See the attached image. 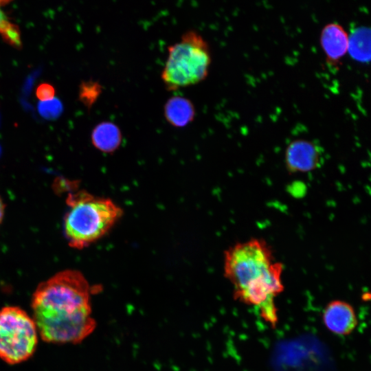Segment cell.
I'll return each mask as SVG.
<instances>
[{
  "mask_svg": "<svg viewBox=\"0 0 371 371\" xmlns=\"http://www.w3.org/2000/svg\"><path fill=\"white\" fill-rule=\"evenodd\" d=\"M93 288L83 275L65 270L41 283L33 293V319L41 339L50 344H78L95 330Z\"/></svg>",
  "mask_w": 371,
  "mask_h": 371,
  "instance_id": "1",
  "label": "cell"
},
{
  "mask_svg": "<svg viewBox=\"0 0 371 371\" xmlns=\"http://www.w3.org/2000/svg\"><path fill=\"white\" fill-rule=\"evenodd\" d=\"M283 269L262 238L237 243L224 251L223 274L232 286L234 298L255 308L272 328L278 322L275 300L284 289Z\"/></svg>",
  "mask_w": 371,
  "mask_h": 371,
  "instance_id": "2",
  "label": "cell"
},
{
  "mask_svg": "<svg viewBox=\"0 0 371 371\" xmlns=\"http://www.w3.org/2000/svg\"><path fill=\"white\" fill-rule=\"evenodd\" d=\"M64 218V231L69 245L83 249L103 237L122 214V209L109 199L85 190L69 192Z\"/></svg>",
  "mask_w": 371,
  "mask_h": 371,
  "instance_id": "3",
  "label": "cell"
},
{
  "mask_svg": "<svg viewBox=\"0 0 371 371\" xmlns=\"http://www.w3.org/2000/svg\"><path fill=\"white\" fill-rule=\"evenodd\" d=\"M161 79L170 91L199 83L208 75L212 58L209 45L196 32L188 31L168 47Z\"/></svg>",
  "mask_w": 371,
  "mask_h": 371,
  "instance_id": "4",
  "label": "cell"
},
{
  "mask_svg": "<svg viewBox=\"0 0 371 371\" xmlns=\"http://www.w3.org/2000/svg\"><path fill=\"white\" fill-rule=\"evenodd\" d=\"M38 332L32 317L14 306L0 309V359L11 365L29 359L38 344Z\"/></svg>",
  "mask_w": 371,
  "mask_h": 371,
  "instance_id": "5",
  "label": "cell"
},
{
  "mask_svg": "<svg viewBox=\"0 0 371 371\" xmlns=\"http://www.w3.org/2000/svg\"><path fill=\"white\" fill-rule=\"evenodd\" d=\"M284 162L290 174L309 172L322 164L323 150L313 141L295 139L286 148Z\"/></svg>",
  "mask_w": 371,
  "mask_h": 371,
  "instance_id": "6",
  "label": "cell"
},
{
  "mask_svg": "<svg viewBox=\"0 0 371 371\" xmlns=\"http://www.w3.org/2000/svg\"><path fill=\"white\" fill-rule=\"evenodd\" d=\"M319 43L327 65L330 68L339 69L348 51L349 36L345 29L336 22L326 24L322 30Z\"/></svg>",
  "mask_w": 371,
  "mask_h": 371,
  "instance_id": "7",
  "label": "cell"
},
{
  "mask_svg": "<svg viewBox=\"0 0 371 371\" xmlns=\"http://www.w3.org/2000/svg\"><path fill=\"white\" fill-rule=\"evenodd\" d=\"M322 320L329 331L338 335L350 334L357 325L353 306L341 300H334L326 304L323 311Z\"/></svg>",
  "mask_w": 371,
  "mask_h": 371,
  "instance_id": "8",
  "label": "cell"
},
{
  "mask_svg": "<svg viewBox=\"0 0 371 371\" xmlns=\"http://www.w3.org/2000/svg\"><path fill=\"white\" fill-rule=\"evenodd\" d=\"M164 116L169 124L175 127H183L192 122L195 116V109L188 98L175 95L164 105Z\"/></svg>",
  "mask_w": 371,
  "mask_h": 371,
  "instance_id": "9",
  "label": "cell"
},
{
  "mask_svg": "<svg viewBox=\"0 0 371 371\" xmlns=\"http://www.w3.org/2000/svg\"><path fill=\"white\" fill-rule=\"evenodd\" d=\"M91 142L101 152L111 153L120 146L122 133L120 128L113 122H102L92 131Z\"/></svg>",
  "mask_w": 371,
  "mask_h": 371,
  "instance_id": "10",
  "label": "cell"
},
{
  "mask_svg": "<svg viewBox=\"0 0 371 371\" xmlns=\"http://www.w3.org/2000/svg\"><path fill=\"white\" fill-rule=\"evenodd\" d=\"M348 53L359 63L371 61V28L359 27L349 36Z\"/></svg>",
  "mask_w": 371,
  "mask_h": 371,
  "instance_id": "11",
  "label": "cell"
},
{
  "mask_svg": "<svg viewBox=\"0 0 371 371\" xmlns=\"http://www.w3.org/2000/svg\"><path fill=\"white\" fill-rule=\"evenodd\" d=\"M0 35L8 43L20 47L21 45L19 30L12 23L0 8Z\"/></svg>",
  "mask_w": 371,
  "mask_h": 371,
  "instance_id": "12",
  "label": "cell"
},
{
  "mask_svg": "<svg viewBox=\"0 0 371 371\" xmlns=\"http://www.w3.org/2000/svg\"><path fill=\"white\" fill-rule=\"evenodd\" d=\"M100 93V86L95 82H83L80 89L82 102L91 106Z\"/></svg>",
  "mask_w": 371,
  "mask_h": 371,
  "instance_id": "13",
  "label": "cell"
},
{
  "mask_svg": "<svg viewBox=\"0 0 371 371\" xmlns=\"http://www.w3.org/2000/svg\"><path fill=\"white\" fill-rule=\"evenodd\" d=\"M40 113L46 118H54L58 116L62 111L60 102L55 98L42 101L39 104Z\"/></svg>",
  "mask_w": 371,
  "mask_h": 371,
  "instance_id": "14",
  "label": "cell"
},
{
  "mask_svg": "<svg viewBox=\"0 0 371 371\" xmlns=\"http://www.w3.org/2000/svg\"><path fill=\"white\" fill-rule=\"evenodd\" d=\"M36 95L41 101H45L54 98L55 89L48 84H42L38 86Z\"/></svg>",
  "mask_w": 371,
  "mask_h": 371,
  "instance_id": "15",
  "label": "cell"
},
{
  "mask_svg": "<svg viewBox=\"0 0 371 371\" xmlns=\"http://www.w3.org/2000/svg\"><path fill=\"white\" fill-rule=\"evenodd\" d=\"M5 212V205L0 197V223H1Z\"/></svg>",
  "mask_w": 371,
  "mask_h": 371,
  "instance_id": "16",
  "label": "cell"
},
{
  "mask_svg": "<svg viewBox=\"0 0 371 371\" xmlns=\"http://www.w3.org/2000/svg\"><path fill=\"white\" fill-rule=\"evenodd\" d=\"M12 1V0H0V6L5 5Z\"/></svg>",
  "mask_w": 371,
  "mask_h": 371,
  "instance_id": "17",
  "label": "cell"
}]
</instances>
